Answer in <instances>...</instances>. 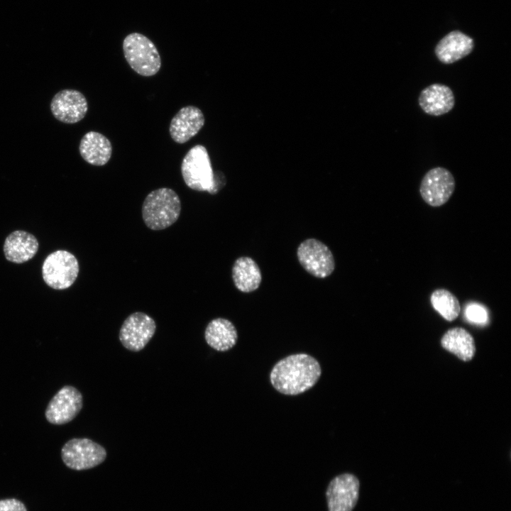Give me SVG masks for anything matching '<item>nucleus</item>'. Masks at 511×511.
<instances>
[{"label": "nucleus", "instance_id": "14", "mask_svg": "<svg viewBox=\"0 0 511 511\" xmlns=\"http://www.w3.org/2000/svg\"><path fill=\"white\" fill-rule=\"evenodd\" d=\"M418 103L427 114L440 116L452 110L455 105V97L449 87L434 83L421 91Z\"/></svg>", "mask_w": 511, "mask_h": 511}, {"label": "nucleus", "instance_id": "22", "mask_svg": "<svg viewBox=\"0 0 511 511\" xmlns=\"http://www.w3.org/2000/svg\"><path fill=\"white\" fill-rule=\"evenodd\" d=\"M467 319L476 324H485L488 321V312L485 308L477 303L469 304L465 309Z\"/></svg>", "mask_w": 511, "mask_h": 511}, {"label": "nucleus", "instance_id": "17", "mask_svg": "<svg viewBox=\"0 0 511 511\" xmlns=\"http://www.w3.org/2000/svg\"><path fill=\"white\" fill-rule=\"evenodd\" d=\"M79 150L82 158L89 164L103 166L111 157L112 145L104 135L91 131L82 138Z\"/></svg>", "mask_w": 511, "mask_h": 511}, {"label": "nucleus", "instance_id": "21", "mask_svg": "<svg viewBox=\"0 0 511 511\" xmlns=\"http://www.w3.org/2000/svg\"><path fill=\"white\" fill-rule=\"evenodd\" d=\"M430 301L433 308L447 321H454L460 314L459 301L448 290H435L430 296Z\"/></svg>", "mask_w": 511, "mask_h": 511}, {"label": "nucleus", "instance_id": "2", "mask_svg": "<svg viewBox=\"0 0 511 511\" xmlns=\"http://www.w3.org/2000/svg\"><path fill=\"white\" fill-rule=\"evenodd\" d=\"M181 212V202L172 189L161 187L151 191L142 204V217L152 230L165 229L175 223Z\"/></svg>", "mask_w": 511, "mask_h": 511}, {"label": "nucleus", "instance_id": "5", "mask_svg": "<svg viewBox=\"0 0 511 511\" xmlns=\"http://www.w3.org/2000/svg\"><path fill=\"white\" fill-rule=\"evenodd\" d=\"M79 271L76 257L65 250H57L49 254L42 265V275L47 285L55 290L70 287Z\"/></svg>", "mask_w": 511, "mask_h": 511}, {"label": "nucleus", "instance_id": "6", "mask_svg": "<svg viewBox=\"0 0 511 511\" xmlns=\"http://www.w3.org/2000/svg\"><path fill=\"white\" fill-rule=\"evenodd\" d=\"M64 463L70 468L82 471L101 464L106 457L105 449L99 444L87 438H73L61 449Z\"/></svg>", "mask_w": 511, "mask_h": 511}, {"label": "nucleus", "instance_id": "16", "mask_svg": "<svg viewBox=\"0 0 511 511\" xmlns=\"http://www.w3.org/2000/svg\"><path fill=\"white\" fill-rule=\"evenodd\" d=\"M474 48L473 40L455 31L444 36L436 45L435 54L444 64H451L468 55Z\"/></svg>", "mask_w": 511, "mask_h": 511}, {"label": "nucleus", "instance_id": "11", "mask_svg": "<svg viewBox=\"0 0 511 511\" xmlns=\"http://www.w3.org/2000/svg\"><path fill=\"white\" fill-rule=\"evenodd\" d=\"M360 483L351 473H343L329 483L326 497L329 511H352L358 500Z\"/></svg>", "mask_w": 511, "mask_h": 511}, {"label": "nucleus", "instance_id": "8", "mask_svg": "<svg viewBox=\"0 0 511 511\" xmlns=\"http://www.w3.org/2000/svg\"><path fill=\"white\" fill-rule=\"evenodd\" d=\"M155 330L156 324L152 317L144 312H136L123 321L119 339L125 348L138 352L150 341Z\"/></svg>", "mask_w": 511, "mask_h": 511}, {"label": "nucleus", "instance_id": "23", "mask_svg": "<svg viewBox=\"0 0 511 511\" xmlns=\"http://www.w3.org/2000/svg\"><path fill=\"white\" fill-rule=\"evenodd\" d=\"M0 511H27V510L20 500L9 498L0 500Z\"/></svg>", "mask_w": 511, "mask_h": 511}, {"label": "nucleus", "instance_id": "13", "mask_svg": "<svg viewBox=\"0 0 511 511\" xmlns=\"http://www.w3.org/2000/svg\"><path fill=\"white\" fill-rule=\"evenodd\" d=\"M204 123V116L200 109L194 106H184L170 121V137L177 143H185L199 133Z\"/></svg>", "mask_w": 511, "mask_h": 511}, {"label": "nucleus", "instance_id": "7", "mask_svg": "<svg viewBox=\"0 0 511 511\" xmlns=\"http://www.w3.org/2000/svg\"><path fill=\"white\" fill-rule=\"evenodd\" d=\"M297 256L302 268L317 278H325L335 269V260L328 246L316 238H307L297 247Z\"/></svg>", "mask_w": 511, "mask_h": 511}, {"label": "nucleus", "instance_id": "12", "mask_svg": "<svg viewBox=\"0 0 511 511\" xmlns=\"http://www.w3.org/2000/svg\"><path fill=\"white\" fill-rule=\"evenodd\" d=\"M53 116L65 123H75L86 116L88 110L87 99L75 89H63L55 94L50 102Z\"/></svg>", "mask_w": 511, "mask_h": 511}, {"label": "nucleus", "instance_id": "4", "mask_svg": "<svg viewBox=\"0 0 511 511\" xmlns=\"http://www.w3.org/2000/svg\"><path fill=\"white\" fill-rule=\"evenodd\" d=\"M123 51L131 68L140 75L153 76L160 69L161 58L157 48L141 33L127 35L123 41Z\"/></svg>", "mask_w": 511, "mask_h": 511}, {"label": "nucleus", "instance_id": "15", "mask_svg": "<svg viewBox=\"0 0 511 511\" xmlns=\"http://www.w3.org/2000/svg\"><path fill=\"white\" fill-rule=\"evenodd\" d=\"M37 238L25 231H14L5 239L4 253L5 258L14 263H23L32 259L38 251Z\"/></svg>", "mask_w": 511, "mask_h": 511}, {"label": "nucleus", "instance_id": "3", "mask_svg": "<svg viewBox=\"0 0 511 511\" xmlns=\"http://www.w3.org/2000/svg\"><path fill=\"white\" fill-rule=\"evenodd\" d=\"M181 173L186 185L193 190L210 194H216L219 190L207 150L202 145L193 146L186 153Z\"/></svg>", "mask_w": 511, "mask_h": 511}, {"label": "nucleus", "instance_id": "10", "mask_svg": "<svg viewBox=\"0 0 511 511\" xmlns=\"http://www.w3.org/2000/svg\"><path fill=\"white\" fill-rule=\"evenodd\" d=\"M82 407V393L72 385H65L50 400L45 416L52 424H65L74 419Z\"/></svg>", "mask_w": 511, "mask_h": 511}, {"label": "nucleus", "instance_id": "20", "mask_svg": "<svg viewBox=\"0 0 511 511\" xmlns=\"http://www.w3.org/2000/svg\"><path fill=\"white\" fill-rule=\"evenodd\" d=\"M441 344L444 348L464 361L471 360L476 353L473 337L461 327L449 329L443 335Z\"/></svg>", "mask_w": 511, "mask_h": 511}, {"label": "nucleus", "instance_id": "9", "mask_svg": "<svg viewBox=\"0 0 511 511\" xmlns=\"http://www.w3.org/2000/svg\"><path fill=\"white\" fill-rule=\"evenodd\" d=\"M455 179L446 168L430 169L422 179L419 193L429 206L437 207L446 204L455 190Z\"/></svg>", "mask_w": 511, "mask_h": 511}, {"label": "nucleus", "instance_id": "19", "mask_svg": "<svg viewBox=\"0 0 511 511\" xmlns=\"http://www.w3.org/2000/svg\"><path fill=\"white\" fill-rule=\"evenodd\" d=\"M232 279L235 287L241 292L248 293L256 290L262 281L261 270L251 258H238L232 267Z\"/></svg>", "mask_w": 511, "mask_h": 511}, {"label": "nucleus", "instance_id": "18", "mask_svg": "<svg viewBox=\"0 0 511 511\" xmlns=\"http://www.w3.org/2000/svg\"><path fill=\"white\" fill-rule=\"evenodd\" d=\"M207 344L213 349L224 352L237 343L238 332L233 324L225 318H216L207 324L204 331Z\"/></svg>", "mask_w": 511, "mask_h": 511}, {"label": "nucleus", "instance_id": "1", "mask_svg": "<svg viewBox=\"0 0 511 511\" xmlns=\"http://www.w3.org/2000/svg\"><path fill=\"white\" fill-rule=\"evenodd\" d=\"M322 374L321 366L312 356L296 353L275 363L270 374L273 387L286 395H297L311 389Z\"/></svg>", "mask_w": 511, "mask_h": 511}]
</instances>
